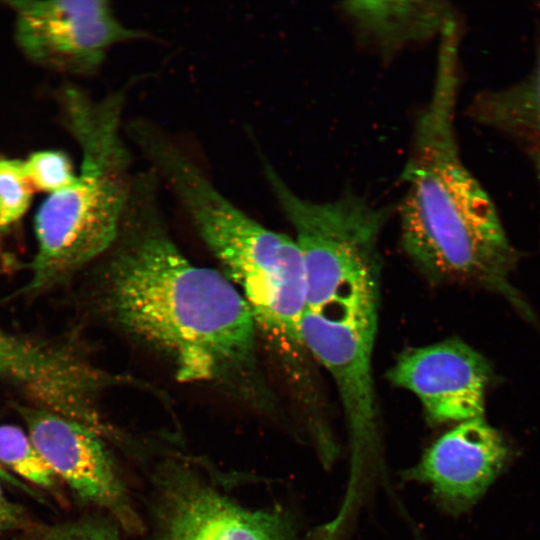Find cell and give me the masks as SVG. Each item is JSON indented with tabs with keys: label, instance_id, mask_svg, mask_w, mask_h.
Listing matches in <instances>:
<instances>
[{
	"label": "cell",
	"instance_id": "2e32d148",
	"mask_svg": "<svg viewBox=\"0 0 540 540\" xmlns=\"http://www.w3.org/2000/svg\"><path fill=\"white\" fill-rule=\"evenodd\" d=\"M111 521L81 518L65 522L26 527L19 540H122Z\"/></svg>",
	"mask_w": 540,
	"mask_h": 540
},
{
	"label": "cell",
	"instance_id": "6da1fadb",
	"mask_svg": "<svg viewBox=\"0 0 540 540\" xmlns=\"http://www.w3.org/2000/svg\"><path fill=\"white\" fill-rule=\"evenodd\" d=\"M160 179L135 172L120 235L104 273L112 322L166 360L176 379L205 384L263 414L276 400L263 373L252 312L221 272L194 264L161 215Z\"/></svg>",
	"mask_w": 540,
	"mask_h": 540
},
{
	"label": "cell",
	"instance_id": "9a60e30c",
	"mask_svg": "<svg viewBox=\"0 0 540 540\" xmlns=\"http://www.w3.org/2000/svg\"><path fill=\"white\" fill-rule=\"evenodd\" d=\"M23 163L33 189L49 195L70 186L77 176L68 155L59 150L31 153Z\"/></svg>",
	"mask_w": 540,
	"mask_h": 540
},
{
	"label": "cell",
	"instance_id": "ba28073f",
	"mask_svg": "<svg viewBox=\"0 0 540 540\" xmlns=\"http://www.w3.org/2000/svg\"><path fill=\"white\" fill-rule=\"evenodd\" d=\"M0 379L15 384L41 408L101 435L111 431L96 397L113 384V377L68 348L36 343L0 329Z\"/></svg>",
	"mask_w": 540,
	"mask_h": 540
},
{
	"label": "cell",
	"instance_id": "8992f818",
	"mask_svg": "<svg viewBox=\"0 0 540 540\" xmlns=\"http://www.w3.org/2000/svg\"><path fill=\"white\" fill-rule=\"evenodd\" d=\"M15 15V39L32 61L58 71L88 73L112 46L150 38L129 27L103 0L7 1Z\"/></svg>",
	"mask_w": 540,
	"mask_h": 540
},
{
	"label": "cell",
	"instance_id": "7c38bea8",
	"mask_svg": "<svg viewBox=\"0 0 540 540\" xmlns=\"http://www.w3.org/2000/svg\"><path fill=\"white\" fill-rule=\"evenodd\" d=\"M467 113L481 125L540 144V45L524 78L504 88L480 92Z\"/></svg>",
	"mask_w": 540,
	"mask_h": 540
},
{
	"label": "cell",
	"instance_id": "ac0fdd59",
	"mask_svg": "<svg viewBox=\"0 0 540 540\" xmlns=\"http://www.w3.org/2000/svg\"><path fill=\"white\" fill-rule=\"evenodd\" d=\"M0 481L9 484L17 489L24 491L32 497H36L37 494L31 489L27 484L22 482L16 476L7 471L3 466L0 465Z\"/></svg>",
	"mask_w": 540,
	"mask_h": 540
},
{
	"label": "cell",
	"instance_id": "52a82bcc",
	"mask_svg": "<svg viewBox=\"0 0 540 540\" xmlns=\"http://www.w3.org/2000/svg\"><path fill=\"white\" fill-rule=\"evenodd\" d=\"M27 433L56 477L83 502L108 511L118 526L140 533L135 510L104 437L71 418L41 407L18 406Z\"/></svg>",
	"mask_w": 540,
	"mask_h": 540
},
{
	"label": "cell",
	"instance_id": "5bb4252c",
	"mask_svg": "<svg viewBox=\"0 0 540 540\" xmlns=\"http://www.w3.org/2000/svg\"><path fill=\"white\" fill-rule=\"evenodd\" d=\"M33 191L23 160L0 156V231L18 222L27 212Z\"/></svg>",
	"mask_w": 540,
	"mask_h": 540
},
{
	"label": "cell",
	"instance_id": "277c9868",
	"mask_svg": "<svg viewBox=\"0 0 540 540\" xmlns=\"http://www.w3.org/2000/svg\"><path fill=\"white\" fill-rule=\"evenodd\" d=\"M78 145L80 173L70 186L50 194L35 215L30 290L82 268L112 248L120 235L135 175L131 151L105 134L87 135Z\"/></svg>",
	"mask_w": 540,
	"mask_h": 540
},
{
	"label": "cell",
	"instance_id": "9c48e42d",
	"mask_svg": "<svg viewBox=\"0 0 540 540\" xmlns=\"http://www.w3.org/2000/svg\"><path fill=\"white\" fill-rule=\"evenodd\" d=\"M387 377L413 393L432 422L461 423L482 416L489 367L460 339L407 349Z\"/></svg>",
	"mask_w": 540,
	"mask_h": 540
},
{
	"label": "cell",
	"instance_id": "e0dca14e",
	"mask_svg": "<svg viewBox=\"0 0 540 540\" xmlns=\"http://www.w3.org/2000/svg\"><path fill=\"white\" fill-rule=\"evenodd\" d=\"M26 527L23 509L6 497L0 485V533Z\"/></svg>",
	"mask_w": 540,
	"mask_h": 540
},
{
	"label": "cell",
	"instance_id": "3957f363",
	"mask_svg": "<svg viewBox=\"0 0 540 540\" xmlns=\"http://www.w3.org/2000/svg\"><path fill=\"white\" fill-rule=\"evenodd\" d=\"M129 139L176 196L221 272L247 302L260 340L297 379L309 354L300 330L305 274L294 238L265 227L232 203L152 120L134 124Z\"/></svg>",
	"mask_w": 540,
	"mask_h": 540
},
{
	"label": "cell",
	"instance_id": "4fadbf2b",
	"mask_svg": "<svg viewBox=\"0 0 540 540\" xmlns=\"http://www.w3.org/2000/svg\"><path fill=\"white\" fill-rule=\"evenodd\" d=\"M0 465L18 479L42 488H53L56 476L28 433L21 428L0 425Z\"/></svg>",
	"mask_w": 540,
	"mask_h": 540
},
{
	"label": "cell",
	"instance_id": "30bf717a",
	"mask_svg": "<svg viewBox=\"0 0 540 540\" xmlns=\"http://www.w3.org/2000/svg\"><path fill=\"white\" fill-rule=\"evenodd\" d=\"M507 457L501 435L479 417L442 434L407 476L429 485L449 510L461 511L486 491Z\"/></svg>",
	"mask_w": 540,
	"mask_h": 540
},
{
	"label": "cell",
	"instance_id": "8fae6325",
	"mask_svg": "<svg viewBox=\"0 0 540 540\" xmlns=\"http://www.w3.org/2000/svg\"><path fill=\"white\" fill-rule=\"evenodd\" d=\"M339 9L359 37L385 59L413 44L439 38L455 17L447 2L433 0L345 1Z\"/></svg>",
	"mask_w": 540,
	"mask_h": 540
},
{
	"label": "cell",
	"instance_id": "5b68a950",
	"mask_svg": "<svg viewBox=\"0 0 540 540\" xmlns=\"http://www.w3.org/2000/svg\"><path fill=\"white\" fill-rule=\"evenodd\" d=\"M154 485L157 540H298L288 512L246 507L178 460L158 467Z\"/></svg>",
	"mask_w": 540,
	"mask_h": 540
},
{
	"label": "cell",
	"instance_id": "d6986e66",
	"mask_svg": "<svg viewBox=\"0 0 540 540\" xmlns=\"http://www.w3.org/2000/svg\"><path fill=\"white\" fill-rule=\"evenodd\" d=\"M531 152L532 162L535 168L537 179L540 184V144L534 145Z\"/></svg>",
	"mask_w": 540,
	"mask_h": 540
},
{
	"label": "cell",
	"instance_id": "7a4b0ae2",
	"mask_svg": "<svg viewBox=\"0 0 540 540\" xmlns=\"http://www.w3.org/2000/svg\"><path fill=\"white\" fill-rule=\"evenodd\" d=\"M459 71L436 66L400 174L401 245L416 267L441 283L479 285L519 303L509 284L514 254L490 197L461 159L455 129Z\"/></svg>",
	"mask_w": 540,
	"mask_h": 540
}]
</instances>
